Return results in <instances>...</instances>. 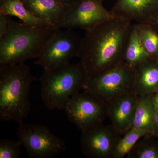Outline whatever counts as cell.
Returning <instances> with one entry per match:
<instances>
[{
  "mask_svg": "<svg viewBox=\"0 0 158 158\" xmlns=\"http://www.w3.org/2000/svg\"><path fill=\"white\" fill-rule=\"evenodd\" d=\"M82 40L71 29H56L43 47L35 64L41 66L44 70L69 65L71 59L79 57Z\"/></svg>",
  "mask_w": 158,
  "mask_h": 158,
  "instance_id": "5b68a950",
  "label": "cell"
},
{
  "mask_svg": "<svg viewBox=\"0 0 158 158\" xmlns=\"http://www.w3.org/2000/svg\"><path fill=\"white\" fill-rule=\"evenodd\" d=\"M137 98L138 95L131 91L108 103L107 117L114 127L123 135L131 126Z\"/></svg>",
  "mask_w": 158,
  "mask_h": 158,
  "instance_id": "8fae6325",
  "label": "cell"
},
{
  "mask_svg": "<svg viewBox=\"0 0 158 158\" xmlns=\"http://www.w3.org/2000/svg\"><path fill=\"white\" fill-rule=\"evenodd\" d=\"M133 91L138 96L150 95L158 90V63L150 59L134 69Z\"/></svg>",
  "mask_w": 158,
  "mask_h": 158,
  "instance_id": "4fadbf2b",
  "label": "cell"
},
{
  "mask_svg": "<svg viewBox=\"0 0 158 158\" xmlns=\"http://www.w3.org/2000/svg\"><path fill=\"white\" fill-rule=\"evenodd\" d=\"M158 6L151 0H118L111 11L138 23H150Z\"/></svg>",
  "mask_w": 158,
  "mask_h": 158,
  "instance_id": "7c38bea8",
  "label": "cell"
},
{
  "mask_svg": "<svg viewBox=\"0 0 158 158\" xmlns=\"http://www.w3.org/2000/svg\"><path fill=\"white\" fill-rule=\"evenodd\" d=\"M132 22L113 14V17L86 31L78 58L88 77L123 62L125 46Z\"/></svg>",
  "mask_w": 158,
  "mask_h": 158,
  "instance_id": "6da1fadb",
  "label": "cell"
},
{
  "mask_svg": "<svg viewBox=\"0 0 158 158\" xmlns=\"http://www.w3.org/2000/svg\"><path fill=\"white\" fill-rule=\"evenodd\" d=\"M151 1H152L154 3H155L156 5L158 6V0H151Z\"/></svg>",
  "mask_w": 158,
  "mask_h": 158,
  "instance_id": "484cf974",
  "label": "cell"
},
{
  "mask_svg": "<svg viewBox=\"0 0 158 158\" xmlns=\"http://www.w3.org/2000/svg\"><path fill=\"white\" fill-rule=\"evenodd\" d=\"M153 135H156L158 136V111H156L155 118L153 128Z\"/></svg>",
  "mask_w": 158,
  "mask_h": 158,
  "instance_id": "603a6c76",
  "label": "cell"
},
{
  "mask_svg": "<svg viewBox=\"0 0 158 158\" xmlns=\"http://www.w3.org/2000/svg\"><path fill=\"white\" fill-rule=\"evenodd\" d=\"M56 28L35 27L17 22L8 16L7 33L0 38V67L37 59Z\"/></svg>",
  "mask_w": 158,
  "mask_h": 158,
  "instance_id": "3957f363",
  "label": "cell"
},
{
  "mask_svg": "<svg viewBox=\"0 0 158 158\" xmlns=\"http://www.w3.org/2000/svg\"><path fill=\"white\" fill-rule=\"evenodd\" d=\"M156 114L152 95L138 96L131 128L143 130L152 135Z\"/></svg>",
  "mask_w": 158,
  "mask_h": 158,
  "instance_id": "9a60e30c",
  "label": "cell"
},
{
  "mask_svg": "<svg viewBox=\"0 0 158 158\" xmlns=\"http://www.w3.org/2000/svg\"><path fill=\"white\" fill-rule=\"evenodd\" d=\"M21 142L9 139L0 140V158H18L21 152Z\"/></svg>",
  "mask_w": 158,
  "mask_h": 158,
  "instance_id": "44dd1931",
  "label": "cell"
},
{
  "mask_svg": "<svg viewBox=\"0 0 158 158\" xmlns=\"http://www.w3.org/2000/svg\"><path fill=\"white\" fill-rule=\"evenodd\" d=\"M148 134L143 130L131 128L123 134L113 152V158H123L132 149L137 142Z\"/></svg>",
  "mask_w": 158,
  "mask_h": 158,
  "instance_id": "ac0fdd59",
  "label": "cell"
},
{
  "mask_svg": "<svg viewBox=\"0 0 158 158\" xmlns=\"http://www.w3.org/2000/svg\"><path fill=\"white\" fill-rule=\"evenodd\" d=\"M77 1V0H64V2L65 3H66V4H69L73 2H75V1Z\"/></svg>",
  "mask_w": 158,
  "mask_h": 158,
  "instance_id": "d4e9b609",
  "label": "cell"
},
{
  "mask_svg": "<svg viewBox=\"0 0 158 158\" xmlns=\"http://www.w3.org/2000/svg\"><path fill=\"white\" fill-rule=\"evenodd\" d=\"M157 19H158V18H157Z\"/></svg>",
  "mask_w": 158,
  "mask_h": 158,
  "instance_id": "f1b7e54d",
  "label": "cell"
},
{
  "mask_svg": "<svg viewBox=\"0 0 158 158\" xmlns=\"http://www.w3.org/2000/svg\"><path fill=\"white\" fill-rule=\"evenodd\" d=\"M103 0H77L67 4L58 28L88 31L113 16L102 5Z\"/></svg>",
  "mask_w": 158,
  "mask_h": 158,
  "instance_id": "9c48e42d",
  "label": "cell"
},
{
  "mask_svg": "<svg viewBox=\"0 0 158 158\" xmlns=\"http://www.w3.org/2000/svg\"><path fill=\"white\" fill-rule=\"evenodd\" d=\"M88 76L81 62L51 70H44L39 78L40 96L50 110H64L76 94L83 90Z\"/></svg>",
  "mask_w": 158,
  "mask_h": 158,
  "instance_id": "277c9868",
  "label": "cell"
},
{
  "mask_svg": "<svg viewBox=\"0 0 158 158\" xmlns=\"http://www.w3.org/2000/svg\"><path fill=\"white\" fill-rule=\"evenodd\" d=\"M18 139L31 158H52L67 150L65 141L48 128L34 123H19Z\"/></svg>",
  "mask_w": 158,
  "mask_h": 158,
  "instance_id": "52a82bcc",
  "label": "cell"
},
{
  "mask_svg": "<svg viewBox=\"0 0 158 158\" xmlns=\"http://www.w3.org/2000/svg\"><path fill=\"white\" fill-rule=\"evenodd\" d=\"M134 69L124 62L88 77L83 90H88L107 103L133 91Z\"/></svg>",
  "mask_w": 158,
  "mask_h": 158,
  "instance_id": "8992f818",
  "label": "cell"
},
{
  "mask_svg": "<svg viewBox=\"0 0 158 158\" xmlns=\"http://www.w3.org/2000/svg\"><path fill=\"white\" fill-rule=\"evenodd\" d=\"M152 97L156 111H158V90L153 94H152Z\"/></svg>",
  "mask_w": 158,
  "mask_h": 158,
  "instance_id": "cb8c5ba5",
  "label": "cell"
},
{
  "mask_svg": "<svg viewBox=\"0 0 158 158\" xmlns=\"http://www.w3.org/2000/svg\"><path fill=\"white\" fill-rule=\"evenodd\" d=\"M112 124L97 125L81 131L82 152L88 158H113L114 150L123 135Z\"/></svg>",
  "mask_w": 158,
  "mask_h": 158,
  "instance_id": "30bf717a",
  "label": "cell"
},
{
  "mask_svg": "<svg viewBox=\"0 0 158 158\" xmlns=\"http://www.w3.org/2000/svg\"><path fill=\"white\" fill-rule=\"evenodd\" d=\"M146 134L137 142L127 156V158H158V144Z\"/></svg>",
  "mask_w": 158,
  "mask_h": 158,
  "instance_id": "ffe728a7",
  "label": "cell"
},
{
  "mask_svg": "<svg viewBox=\"0 0 158 158\" xmlns=\"http://www.w3.org/2000/svg\"><path fill=\"white\" fill-rule=\"evenodd\" d=\"M0 14L17 17L23 23L30 26H51L45 21L33 15L26 8L21 0H1Z\"/></svg>",
  "mask_w": 158,
  "mask_h": 158,
  "instance_id": "e0dca14e",
  "label": "cell"
},
{
  "mask_svg": "<svg viewBox=\"0 0 158 158\" xmlns=\"http://www.w3.org/2000/svg\"><path fill=\"white\" fill-rule=\"evenodd\" d=\"M117 1H118V0H117Z\"/></svg>",
  "mask_w": 158,
  "mask_h": 158,
  "instance_id": "83f0119b",
  "label": "cell"
},
{
  "mask_svg": "<svg viewBox=\"0 0 158 158\" xmlns=\"http://www.w3.org/2000/svg\"><path fill=\"white\" fill-rule=\"evenodd\" d=\"M137 23L142 45L150 58L154 59L158 55V33L152 27L151 23Z\"/></svg>",
  "mask_w": 158,
  "mask_h": 158,
  "instance_id": "d6986e66",
  "label": "cell"
},
{
  "mask_svg": "<svg viewBox=\"0 0 158 158\" xmlns=\"http://www.w3.org/2000/svg\"><path fill=\"white\" fill-rule=\"evenodd\" d=\"M150 59L141 44L138 24H133L123 52V62L134 69L142 62Z\"/></svg>",
  "mask_w": 158,
  "mask_h": 158,
  "instance_id": "2e32d148",
  "label": "cell"
},
{
  "mask_svg": "<svg viewBox=\"0 0 158 158\" xmlns=\"http://www.w3.org/2000/svg\"><path fill=\"white\" fill-rule=\"evenodd\" d=\"M24 5L35 17L45 21L59 29L67 4L61 0H21Z\"/></svg>",
  "mask_w": 158,
  "mask_h": 158,
  "instance_id": "5bb4252c",
  "label": "cell"
},
{
  "mask_svg": "<svg viewBox=\"0 0 158 158\" xmlns=\"http://www.w3.org/2000/svg\"><path fill=\"white\" fill-rule=\"evenodd\" d=\"M61 1H62V2H64V0H61Z\"/></svg>",
  "mask_w": 158,
  "mask_h": 158,
  "instance_id": "4316f807",
  "label": "cell"
},
{
  "mask_svg": "<svg viewBox=\"0 0 158 158\" xmlns=\"http://www.w3.org/2000/svg\"><path fill=\"white\" fill-rule=\"evenodd\" d=\"M73 95L64 110L69 121L81 131L103 123L107 117L108 104L88 90Z\"/></svg>",
  "mask_w": 158,
  "mask_h": 158,
  "instance_id": "ba28073f",
  "label": "cell"
},
{
  "mask_svg": "<svg viewBox=\"0 0 158 158\" xmlns=\"http://www.w3.org/2000/svg\"><path fill=\"white\" fill-rule=\"evenodd\" d=\"M37 80L24 63L0 67V119L23 122L31 109L29 94Z\"/></svg>",
  "mask_w": 158,
  "mask_h": 158,
  "instance_id": "7a4b0ae2",
  "label": "cell"
},
{
  "mask_svg": "<svg viewBox=\"0 0 158 158\" xmlns=\"http://www.w3.org/2000/svg\"><path fill=\"white\" fill-rule=\"evenodd\" d=\"M8 28V16L0 14V38L7 33Z\"/></svg>",
  "mask_w": 158,
  "mask_h": 158,
  "instance_id": "7402d4cb",
  "label": "cell"
}]
</instances>
